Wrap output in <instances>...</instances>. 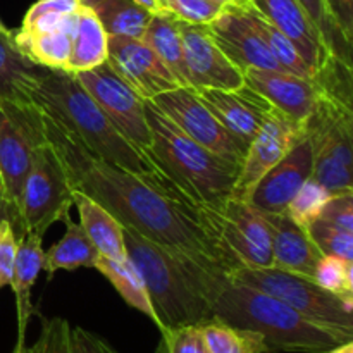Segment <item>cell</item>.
<instances>
[{
  "instance_id": "cell-1",
  "label": "cell",
  "mask_w": 353,
  "mask_h": 353,
  "mask_svg": "<svg viewBox=\"0 0 353 353\" xmlns=\"http://www.w3.org/2000/svg\"><path fill=\"white\" fill-rule=\"evenodd\" d=\"M43 119L48 141L57 152L72 190L99 202L123 228L210 271L228 274L209 221L171 179L134 174L107 164L45 110Z\"/></svg>"
},
{
  "instance_id": "cell-2",
  "label": "cell",
  "mask_w": 353,
  "mask_h": 353,
  "mask_svg": "<svg viewBox=\"0 0 353 353\" xmlns=\"http://www.w3.org/2000/svg\"><path fill=\"white\" fill-rule=\"evenodd\" d=\"M123 233L128 259L143 279L159 331L212 319V299L228 274L172 254L133 230L124 228Z\"/></svg>"
},
{
  "instance_id": "cell-3",
  "label": "cell",
  "mask_w": 353,
  "mask_h": 353,
  "mask_svg": "<svg viewBox=\"0 0 353 353\" xmlns=\"http://www.w3.org/2000/svg\"><path fill=\"white\" fill-rule=\"evenodd\" d=\"M33 99L45 112L64 124L95 157L134 174L168 178L150 157L121 134L83 88L74 72L43 69Z\"/></svg>"
},
{
  "instance_id": "cell-4",
  "label": "cell",
  "mask_w": 353,
  "mask_h": 353,
  "mask_svg": "<svg viewBox=\"0 0 353 353\" xmlns=\"http://www.w3.org/2000/svg\"><path fill=\"white\" fill-rule=\"evenodd\" d=\"M212 316L230 326L259 333L272 352L326 353L353 340L352 333L316 323L276 296L230 278L212 299Z\"/></svg>"
},
{
  "instance_id": "cell-5",
  "label": "cell",
  "mask_w": 353,
  "mask_h": 353,
  "mask_svg": "<svg viewBox=\"0 0 353 353\" xmlns=\"http://www.w3.org/2000/svg\"><path fill=\"white\" fill-rule=\"evenodd\" d=\"M145 117L152 131V157L176 188L200 209L221 210L233 196L240 165L186 137L150 100Z\"/></svg>"
},
{
  "instance_id": "cell-6",
  "label": "cell",
  "mask_w": 353,
  "mask_h": 353,
  "mask_svg": "<svg viewBox=\"0 0 353 353\" xmlns=\"http://www.w3.org/2000/svg\"><path fill=\"white\" fill-rule=\"evenodd\" d=\"M48 143L37 102L0 99V185L14 233L21 234V196L41 148Z\"/></svg>"
},
{
  "instance_id": "cell-7",
  "label": "cell",
  "mask_w": 353,
  "mask_h": 353,
  "mask_svg": "<svg viewBox=\"0 0 353 353\" xmlns=\"http://www.w3.org/2000/svg\"><path fill=\"white\" fill-rule=\"evenodd\" d=\"M228 278L276 296L316 323L353 334V299L327 292L314 278L278 268H240Z\"/></svg>"
},
{
  "instance_id": "cell-8",
  "label": "cell",
  "mask_w": 353,
  "mask_h": 353,
  "mask_svg": "<svg viewBox=\"0 0 353 353\" xmlns=\"http://www.w3.org/2000/svg\"><path fill=\"white\" fill-rule=\"evenodd\" d=\"M212 230L214 241L228 274L234 269L272 268L271 236L262 214L248 202L231 199L221 210L200 207Z\"/></svg>"
},
{
  "instance_id": "cell-9",
  "label": "cell",
  "mask_w": 353,
  "mask_h": 353,
  "mask_svg": "<svg viewBox=\"0 0 353 353\" xmlns=\"http://www.w3.org/2000/svg\"><path fill=\"white\" fill-rule=\"evenodd\" d=\"M72 205V188L50 141L38 154L21 196V234L43 238ZM19 234V236H21Z\"/></svg>"
},
{
  "instance_id": "cell-10",
  "label": "cell",
  "mask_w": 353,
  "mask_h": 353,
  "mask_svg": "<svg viewBox=\"0 0 353 353\" xmlns=\"http://www.w3.org/2000/svg\"><path fill=\"white\" fill-rule=\"evenodd\" d=\"M74 74L121 134L154 161L150 152L152 131L145 117L147 100L126 85L107 62L95 69Z\"/></svg>"
},
{
  "instance_id": "cell-11",
  "label": "cell",
  "mask_w": 353,
  "mask_h": 353,
  "mask_svg": "<svg viewBox=\"0 0 353 353\" xmlns=\"http://www.w3.org/2000/svg\"><path fill=\"white\" fill-rule=\"evenodd\" d=\"M150 102L186 137L219 157L236 165L241 164L248 147L216 119L199 99L195 88L176 86L154 97Z\"/></svg>"
},
{
  "instance_id": "cell-12",
  "label": "cell",
  "mask_w": 353,
  "mask_h": 353,
  "mask_svg": "<svg viewBox=\"0 0 353 353\" xmlns=\"http://www.w3.org/2000/svg\"><path fill=\"white\" fill-rule=\"evenodd\" d=\"M302 137L303 126L293 123L281 112L272 109L271 116L264 121L261 130L248 143L231 199L247 202L252 190L261 181L262 176L274 168L292 150L293 145L302 140Z\"/></svg>"
},
{
  "instance_id": "cell-13",
  "label": "cell",
  "mask_w": 353,
  "mask_h": 353,
  "mask_svg": "<svg viewBox=\"0 0 353 353\" xmlns=\"http://www.w3.org/2000/svg\"><path fill=\"white\" fill-rule=\"evenodd\" d=\"M179 30L192 88L231 90L243 85V71L221 50L207 24H188L181 21Z\"/></svg>"
},
{
  "instance_id": "cell-14",
  "label": "cell",
  "mask_w": 353,
  "mask_h": 353,
  "mask_svg": "<svg viewBox=\"0 0 353 353\" xmlns=\"http://www.w3.org/2000/svg\"><path fill=\"white\" fill-rule=\"evenodd\" d=\"M107 64L145 100L179 86L168 65L141 40L109 37Z\"/></svg>"
},
{
  "instance_id": "cell-15",
  "label": "cell",
  "mask_w": 353,
  "mask_h": 353,
  "mask_svg": "<svg viewBox=\"0 0 353 353\" xmlns=\"http://www.w3.org/2000/svg\"><path fill=\"white\" fill-rule=\"evenodd\" d=\"M314 157L312 141L303 134L302 140L296 141L292 150L262 176L247 202L261 212H285L300 186L312 176Z\"/></svg>"
},
{
  "instance_id": "cell-16",
  "label": "cell",
  "mask_w": 353,
  "mask_h": 353,
  "mask_svg": "<svg viewBox=\"0 0 353 353\" xmlns=\"http://www.w3.org/2000/svg\"><path fill=\"white\" fill-rule=\"evenodd\" d=\"M214 41L234 65L245 69L283 71L262 38L252 26L241 6H226L223 12L207 24ZM286 72V71H285Z\"/></svg>"
},
{
  "instance_id": "cell-17",
  "label": "cell",
  "mask_w": 353,
  "mask_h": 353,
  "mask_svg": "<svg viewBox=\"0 0 353 353\" xmlns=\"http://www.w3.org/2000/svg\"><path fill=\"white\" fill-rule=\"evenodd\" d=\"M196 95L216 119L248 147L274 107L243 83L238 88H199Z\"/></svg>"
},
{
  "instance_id": "cell-18",
  "label": "cell",
  "mask_w": 353,
  "mask_h": 353,
  "mask_svg": "<svg viewBox=\"0 0 353 353\" xmlns=\"http://www.w3.org/2000/svg\"><path fill=\"white\" fill-rule=\"evenodd\" d=\"M243 79L278 112L300 126L307 123L317 105L319 88L314 78L272 69H245Z\"/></svg>"
},
{
  "instance_id": "cell-19",
  "label": "cell",
  "mask_w": 353,
  "mask_h": 353,
  "mask_svg": "<svg viewBox=\"0 0 353 353\" xmlns=\"http://www.w3.org/2000/svg\"><path fill=\"white\" fill-rule=\"evenodd\" d=\"M248 6L293 41L300 57L316 72L327 54L319 31L299 0H247Z\"/></svg>"
},
{
  "instance_id": "cell-20",
  "label": "cell",
  "mask_w": 353,
  "mask_h": 353,
  "mask_svg": "<svg viewBox=\"0 0 353 353\" xmlns=\"http://www.w3.org/2000/svg\"><path fill=\"white\" fill-rule=\"evenodd\" d=\"M261 214L268 224L269 236H271L272 257H274L272 268L314 278L323 254L312 241L307 228L296 224L285 212Z\"/></svg>"
},
{
  "instance_id": "cell-21",
  "label": "cell",
  "mask_w": 353,
  "mask_h": 353,
  "mask_svg": "<svg viewBox=\"0 0 353 353\" xmlns=\"http://www.w3.org/2000/svg\"><path fill=\"white\" fill-rule=\"evenodd\" d=\"M72 205L78 207L79 224L100 255L110 261H126L123 224L99 202L78 190H72Z\"/></svg>"
},
{
  "instance_id": "cell-22",
  "label": "cell",
  "mask_w": 353,
  "mask_h": 353,
  "mask_svg": "<svg viewBox=\"0 0 353 353\" xmlns=\"http://www.w3.org/2000/svg\"><path fill=\"white\" fill-rule=\"evenodd\" d=\"M43 238L33 233H24L17 238L16 261H14L12 279L10 285L16 295L17 309V336H26V327L30 316L33 314L31 305V288L38 274L43 269L45 252L41 247Z\"/></svg>"
},
{
  "instance_id": "cell-23",
  "label": "cell",
  "mask_w": 353,
  "mask_h": 353,
  "mask_svg": "<svg viewBox=\"0 0 353 353\" xmlns=\"http://www.w3.org/2000/svg\"><path fill=\"white\" fill-rule=\"evenodd\" d=\"M43 69L17 50L12 31L0 33V99L34 102V90Z\"/></svg>"
},
{
  "instance_id": "cell-24",
  "label": "cell",
  "mask_w": 353,
  "mask_h": 353,
  "mask_svg": "<svg viewBox=\"0 0 353 353\" xmlns=\"http://www.w3.org/2000/svg\"><path fill=\"white\" fill-rule=\"evenodd\" d=\"M71 38L72 50L68 68L69 72L90 71L107 62L109 34L105 33L92 7L79 3L76 10V28Z\"/></svg>"
},
{
  "instance_id": "cell-25",
  "label": "cell",
  "mask_w": 353,
  "mask_h": 353,
  "mask_svg": "<svg viewBox=\"0 0 353 353\" xmlns=\"http://www.w3.org/2000/svg\"><path fill=\"white\" fill-rule=\"evenodd\" d=\"M61 221L65 223L64 236L50 250L45 252L43 271L47 272L48 278H52L61 269L64 271H74L78 268L95 269L97 261L100 259V252L86 236L81 224L74 223L69 212H65Z\"/></svg>"
},
{
  "instance_id": "cell-26",
  "label": "cell",
  "mask_w": 353,
  "mask_h": 353,
  "mask_svg": "<svg viewBox=\"0 0 353 353\" xmlns=\"http://www.w3.org/2000/svg\"><path fill=\"white\" fill-rule=\"evenodd\" d=\"M179 24H181V21L176 19L171 14H154L147 30H145L141 41L147 43L159 55V59L168 65V69L174 76L176 83L179 86H190L188 71H186L185 57H183V41Z\"/></svg>"
},
{
  "instance_id": "cell-27",
  "label": "cell",
  "mask_w": 353,
  "mask_h": 353,
  "mask_svg": "<svg viewBox=\"0 0 353 353\" xmlns=\"http://www.w3.org/2000/svg\"><path fill=\"white\" fill-rule=\"evenodd\" d=\"M12 40L17 50L33 64L55 71H68L71 61L72 38L62 31L52 33H26L12 31Z\"/></svg>"
},
{
  "instance_id": "cell-28",
  "label": "cell",
  "mask_w": 353,
  "mask_h": 353,
  "mask_svg": "<svg viewBox=\"0 0 353 353\" xmlns=\"http://www.w3.org/2000/svg\"><path fill=\"white\" fill-rule=\"evenodd\" d=\"M95 269L103 278L109 279L110 285L116 288V292L123 296L128 305L140 310L157 326V316H155L154 307H152L150 299H148L143 279H141L140 272L137 271V268H134L130 259H126V261H110V259L100 255Z\"/></svg>"
},
{
  "instance_id": "cell-29",
  "label": "cell",
  "mask_w": 353,
  "mask_h": 353,
  "mask_svg": "<svg viewBox=\"0 0 353 353\" xmlns=\"http://www.w3.org/2000/svg\"><path fill=\"white\" fill-rule=\"evenodd\" d=\"M109 37L141 40L154 14L133 0H100L92 7Z\"/></svg>"
},
{
  "instance_id": "cell-30",
  "label": "cell",
  "mask_w": 353,
  "mask_h": 353,
  "mask_svg": "<svg viewBox=\"0 0 353 353\" xmlns=\"http://www.w3.org/2000/svg\"><path fill=\"white\" fill-rule=\"evenodd\" d=\"M241 7H243L245 14H247L252 26L255 28L259 37H261L262 41L265 43V47L271 50L272 57H274L276 62L281 65L283 71L302 76V78H312V69H310L309 65L305 64V61L300 57L299 50H296V47L293 45V41L290 40L286 34H283L278 28L272 26L268 19H264L261 14L255 12L247 2L241 3Z\"/></svg>"
},
{
  "instance_id": "cell-31",
  "label": "cell",
  "mask_w": 353,
  "mask_h": 353,
  "mask_svg": "<svg viewBox=\"0 0 353 353\" xmlns=\"http://www.w3.org/2000/svg\"><path fill=\"white\" fill-rule=\"evenodd\" d=\"M200 326L209 353H274L254 331L230 326L214 317Z\"/></svg>"
},
{
  "instance_id": "cell-32",
  "label": "cell",
  "mask_w": 353,
  "mask_h": 353,
  "mask_svg": "<svg viewBox=\"0 0 353 353\" xmlns=\"http://www.w3.org/2000/svg\"><path fill=\"white\" fill-rule=\"evenodd\" d=\"M299 3L302 6V9L305 10V14L309 16V19L312 21L314 26L317 28V31H319L327 54L340 59L345 64L353 65V43H350V41L341 34V31L338 30L333 24V21L330 19L326 6H324V0H299Z\"/></svg>"
},
{
  "instance_id": "cell-33",
  "label": "cell",
  "mask_w": 353,
  "mask_h": 353,
  "mask_svg": "<svg viewBox=\"0 0 353 353\" xmlns=\"http://www.w3.org/2000/svg\"><path fill=\"white\" fill-rule=\"evenodd\" d=\"M333 195L334 193H331L326 186L317 183L316 179L310 176V178L300 186V190L295 193V196L290 200L288 207L285 209V214L288 217H292L296 224L307 228L310 223H314V221L321 216L324 205H326L327 200Z\"/></svg>"
},
{
  "instance_id": "cell-34",
  "label": "cell",
  "mask_w": 353,
  "mask_h": 353,
  "mask_svg": "<svg viewBox=\"0 0 353 353\" xmlns=\"http://www.w3.org/2000/svg\"><path fill=\"white\" fill-rule=\"evenodd\" d=\"M314 279L334 295L353 299V262L323 255L316 268Z\"/></svg>"
},
{
  "instance_id": "cell-35",
  "label": "cell",
  "mask_w": 353,
  "mask_h": 353,
  "mask_svg": "<svg viewBox=\"0 0 353 353\" xmlns=\"http://www.w3.org/2000/svg\"><path fill=\"white\" fill-rule=\"evenodd\" d=\"M310 238L323 255L345 259L353 262V233L330 226L321 221H314L307 226Z\"/></svg>"
},
{
  "instance_id": "cell-36",
  "label": "cell",
  "mask_w": 353,
  "mask_h": 353,
  "mask_svg": "<svg viewBox=\"0 0 353 353\" xmlns=\"http://www.w3.org/2000/svg\"><path fill=\"white\" fill-rule=\"evenodd\" d=\"M162 12L188 24H209L226 6L214 0H159Z\"/></svg>"
},
{
  "instance_id": "cell-37",
  "label": "cell",
  "mask_w": 353,
  "mask_h": 353,
  "mask_svg": "<svg viewBox=\"0 0 353 353\" xmlns=\"http://www.w3.org/2000/svg\"><path fill=\"white\" fill-rule=\"evenodd\" d=\"M312 178L326 186L331 193L353 192V169L347 168L331 155L316 154Z\"/></svg>"
},
{
  "instance_id": "cell-38",
  "label": "cell",
  "mask_w": 353,
  "mask_h": 353,
  "mask_svg": "<svg viewBox=\"0 0 353 353\" xmlns=\"http://www.w3.org/2000/svg\"><path fill=\"white\" fill-rule=\"evenodd\" d=\"M157 353H209L200 324L161 331Z\"/></svg>"
},
{
  "instance_id": "cell-39",
  "label": "cell",
  "mask_w": 353,
  "mask_h": 353,
  "mask_svg": "<svg viewBox=\"0 0 353 353\" xmlns=\"http://www.w3.org/2000/svg\"><path fill=\"white\" fill-rule=\"evenodd\" d=\"M69 323L61 317L43 319L40 338L28 353H69Z\"/></svg>"
},
{
  "instance_id": "cell-40",
  "label": "cell",
  "mask_w": 353,
  "mask_h": 353,
  "mask_svg": "<svg viewBox=\"0 0 353 353\" xmlns=\"http://www.w3.org/2000/svg\"><path fill=\"white\" fill-rule=\"evenodd\" d=\"M316 221L353 233V192L334 193Z\"/></svg>"
},
{
  "instance_id": "cell-41",
  "label": "cell",
  "mask_w": 353,
  "mask_h": 353,
  "mask_svg": "<svg viewBox=\"0 0 353 353\" xmlns=\"http://www.w3.org/2000/svg\"><path fill=\"white\" fill-rule=\"evenodd\" d=\"M16 250L17 236L12 224L7 219H0V290L10 285Z\"/></svg>"
},
{
  "instance_id": "cell-42",
  "label": "cell",
  "mask_w": 353,
  "mask_h": 353,
  "mask_svg": "<svg viewBox=\"0 0 353 353\" xmlns=\"http://www.w3.org/2000/svg\"><path fill=\"white\" fill-rule=\"evenodd\" d=\"M69 353H117L107 341L90 333L85 327L69 330Z\"/></svg>"
},
{
  "instance_id": "cell-43",
  "label": "cell",
  "mask_w": 353,
  "mask_h": 353,
  "mask_svg": "<svg viewBox=\"0 0 353 353\" xmlns=\"http://www.w3.org/2000/svg\"><path fill=\"white\" fill-rule=\"evenodd\" d=\"M324 6L334 26L353 43V0H324Z\"/></svg>"
},
{
  "instance_id": "cell-44",
  "label": "cell",
  "mask_w": 353,
  "mask_h": 353,
  "mask_svg": "<svg viewBox=\"0 0 353 353\" xmlns=\"http://www.w3.org/2000/svg\"><path fill=\"white\" fill-rule=\"evenodd\" d=\"M79 7L78 0H37L33 6L28 9L24 19H33L40 14L59 12V14H72Z\"/></svg>"
},
{
  "instance_id": "cell-45",
  "label": "cell",
  "mask_w": 353,
  "mask_h": 353,
  "mask_svg": "<svg viewBox=\"0 0 353 353\" xmlns=\"http://www.w3.org/2000/svg\"><path fill=\"white\" fill-rule=\"evenodd\" d=\"M134 3H138V6L145 7L147 10H150L152 14H161V2L159 0H133Z\"/></svg>"
},
{
  "instance_id": "cell-46",
  "label": "cell",
  "mask_w": 353,
  "mask_h": 353,
  "mask_svg": "<svg viewBox=\"0 0 353 353\" xmlns=\"http://www.w3.org/2000/svg\"><path fill=\"white\" fill-rule=\"evenodd\" d=\"M326 353H353V340L350 341H345V343L338 345V347L331 348L330 352Z\"/></svg>"
},
{
  "instance_id": "cell-47",
  "label": "cell",
  "mask_w": 353,
  "mask_h": 353,
  "mask_svg": "<svg viewBox=\"0 0 353 353\" xmlns=\"http://www.w3.org/2000/svg\"><path fill=\"white\" fill-rule=\"evenodd\" d=\"M0 219H7V221H9V210H7L6 199H3L2 185H0Z\"/></svg>"
},
{
  "instance_id": "cell-48",
  "label": "cell",
  "mask_w": 353,
  "mask_h": 353,
  "mask_svg": "<svg viewBox=\"0 0 353 353\" xmlns=\"http://www.w3.org/2000/svg\"><path fill=\"white\" fill-rule=\"evenodd\" d=\"M79 3H81V6H86V7H93L95 6V3H99L100 0H78Z\"/></svg>"
},
{
  "instance_id": "cell-49",
  "label": "cell",
  "mask_w": 353,
  "mask_h": 353,
  "mask_svg": "<svg viewBox=\"0 0 353 353\" xmlns=\"http://www.w3.org/2000/svg\"><path fill=\"white\" fill-rule=\"evenodd\" d=\"M7 31H9V30H7V28H6V24H3L2 21H0V33H7Z\"/></svg>"
}]
</instances>
